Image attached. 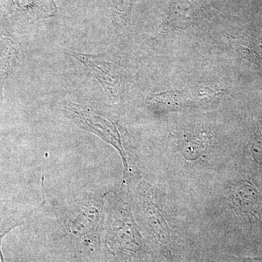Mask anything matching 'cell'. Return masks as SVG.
<instances>
[{"label": "cell", "mask_w": 262, "mask_h": 262, "mask_svg": "<svg viewBox=\"0 0 262 262\" xmlns=\"http://www.w3.org/2000/svg\"><path fill=\"white\" fill-rule=\"evenodd\" d=\"M15 226L16 225H10L4 229H0V262H5L4 256L2 251V241L6 234H8L12 229L14 228Z\"/></svg>", "instance_id": "obj_5"}, {"label": "cell", "mask_w": 262, "mask_h": 262, "mask_svg": "<svg viewBox=\"0 0 262 262\" xmlns=\"http://www.w3.org/2000/svg\"><path fill=\"white\" fill-rule=\"evenodd\" d=\"M0 8L11 16L31 20L49 18L57 13L54 0H0Z\"/></svg>", "instance_id": "obj_2"}, {"label": "cell", "mask_w": 262, "mask_h": 262, "mask_svg": "<svg viewBox=\"0 0 262 262\" xmlns=\"http://www.w3.org/2000/svg\"><path fill=\"white\" fill-rule=\"evenodd\" d=\"M63 114L81 128L90 131L101 137L103 141L114 146L120 153L124 168L127 170L126 158L121 142L120 134L112 122L97 116L83 106L72 102H67L63 106Z\"/></svg>", "instance_id": "obj_1"}, {"label": "cell", "mask_w": 262, "mask_h": 262, "mask_svg": "<svg viewBox=\"0 0 262 262\" xmlns=\"http://www.w3.org/2000/svg\"><path fill=\"white\" fill-rule=\"evenodd\" d=\"M256 260H257V261H259L262 262V258H257V259H256Z\"/></svg>", "instance_id": "obj_6"}, {"label": "cell", "mask_w": 262, "mask_h": 262, "mask_svg": "<svg viewBox=\"0 0 262 262\" xmlns=\"http://www.w3.org/2000/svg\"><path fill=\"white\" fill-rule=\"evenodd\" d=\"M73 56L88 67L106 91L115 96L120 84V77L115 66L89 55L75 53Z\"/></svg>", "instance_id": "obj_3"}, {"label": "cell", "mask_w": 262, "mask_h": 262, "mask_svg": "<svg viewBox=\"0 0 262 262\" xmlns=\"http://www.w3.org/2000/svg\"><path fill=\"white\" fill-rule=\"evenodd\" d=\"M260 47H261L262 48V39H261V42H260Z\"/></svg>", "instance_id": "obj_7"}, {"label": "cell", "mask_w": 262, "mask_h": 262, "mask_svg": "<svg viewBox=\"0 0 262 262\" xmlns=\"http://www.w3.org/2000/svg\"><path fill=\"white\" fill-rule=\"evenodd\" d=\"M184 99V96L181 93L167 92L155 95L149 98V101L151 104L170 108L182 106Z\"/></svg>", "instance_id": "obj_4"}]
</instances>
